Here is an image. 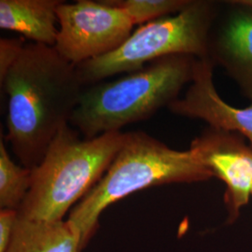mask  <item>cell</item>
I'll return each mask as SVG.
<instances>
[{
	"label": "cell",
	"instance_id": "6da1fadb",
	"mask_svg": "<svg viewBox=\"0 0 252 252\" xmlns=\"http://www.w3.org/2000/svg\"><path fill=\"white\" fill-rule=\"evenodd\" d=\"M0 83L8 96L5 139L32 170L79 105L83 86L76 65L54 47L28 41Z\"/></svg>",
	"mask_w": 252,
	"mask_h": 252
},
{
	"label": "cell",
	"instance_id": "7a4b0ae2",
	"mask_svg": "<svg viewBox=\"0 0 252 252\" xmlns=\"http://www.w3.org/2000/svg\"><path fill=\"white\" fill-rule=\"evenodd\" d=\"M213 174L189 148L180 152L144 132L126 133L125 142L108 170L69 212L84 250L99 229L105 209L136 191L174 183H194Z\"/></svg>",
	"mask_w": 252,
	"mask_h": 252
},
{
	"label": "cell",
	"instance_id": "3957f363",
	"mask_svg": "<svg viewBox=\"0 0 252 252\" xmlns=\"http://www.w3.org/2000/svg\"><path fill=\"white\" fill-rule=\"evenodd\" d=\"M197 58L175 54L143 68L83 89L70 124L84 138H94L144 121L167 108L194 75Z\"/></svg>",
	"mask_w": 252,
	"mask_h": 252
},
{
	"label": "cell",
	"instance_id": "277c9868",
	"mask_svg": "<svg viewBox=\"0 0 252 252\" xmlns=\"http://www.w3.org/2000/svg\"><path fill=\"white\" fill-rule=\"evenodd\" d=\"M126 133L94 138L80 136L68 126L54 137L42 161L32 169V182L19 218L63 220L108 170L125 142Z\"/></svg>",
	"mask_w": 252,
	"mask_h": 252
},
{
	"label": "cell",
	"instance_id": "5b68a950",
	"mask_svg": "<svg viewBox=\"0 0 252 252\" xmlns=\"http://www.w3.org/2000/svg\"><path fill=\"white\" fill-rule=\"evenodd\" d=\"M220 6L221 1L191 0L179 13L140 26L117 50L76 65L82 86L139 70L169 55L208 58L209 35Z\"/></svg>",
	"mask_w": 252,
	"mask_h": 252
},
{
	"label": "cell",
	"instance_id": "8992f818",
	"mask_svg": "<svg viewBox=\"0 0 252 252\" xmlns=\"http://www.w3.org/2000/svg\"><path fill=\"white\" fill-rule=\"evenodd\" d=\"M58 35L54 49L78 65L117 50L133 33L134 23L107 1L63 2L57 9Z\"/></svg>",
	"mask_w": 252,
	"mask_h": 252
},
{
	"label": "cell",
	"instance_id": "52a82bcc",
	"mask_svg": "<svg viewBox=\"0 0 252 252\" xmlns=\"http://www.w3.org/2000/svg\"><path fill=\"white\" fill-rule=\"evenodd\" d=\"M189 148L203 163L225 184L227 222L233 223L252 196V147L243 135L207 126Z\"/></svg>",
	"mask_w": 252,
	"mask_h": 252
},
{
	"label": "cell",
	"instance_id": "ba28073f",
	"mask_svg": "<svg viewBox=\"0 0 252 252\" xmlns=\"http://www.w3.org/2000/svg\"><path fill=\"white\" fill-rule=\"evenodd\" d=\"M208 59L222 67L252 103V9L221 1L208 40Z\"/></svg>",
	"mask_w": 252,
	"mask_h": 252
},
{
	"label": "cell",
	"instance_id": "9c48e42d",
	"mask_svg": "<svg viewBox=\"0 0 252 252\" xmlns=\"http://www.w3.org/2000/svg\"><path fill=\"white\" fill-rule=\"evenodd\" d=\"M211 61L197 59L193 79L184 96L173 101L167 108L172 113L199 119L208 126L238 133L252 147V103L246 108H235L218 94L213 81Z\"/></svg>",
	"mask_w": 252,
	"mask_h": 252
},
{
	"label": "cell",
	"instance_id": "30bf717a",
	"mask_svg": "<svg viewBox=\"0 0 252 252\" xmlns=\"http://www.w3.org/2000/svg\"><path fill=\"white\" fill-rule=\"evenodd\" d=\"M62 0H0L1 29L17 32L30 42L54 47L57 9Z\"/></svg>",
	"mask_w": 252,
	"mask_h": 252
},
{
	"label": "cell",
	"instance_id": "8fae6325",
	"mask_svg": "<svg viewBox=\"0 0 252 252\" xmlns=\"http://www.w3.org/2000/svg\"><path fill=\"white\" fill-rule=\"evenodd\" d=\"M19 216V215H18ZM81 235L67 220H30L18 218L6 252H82Z\"/></svg>",
	"mask_w": 252,
	"mask_h": 252
},
{
	"label": "cell",
	"instance_id": "7c38bea8",
	"mask_svg": "<svg viewBox=\"0 0 252 252\" xmlns=\"http://www.w3.org/2000/svg\"><path fill=\"white\" fill-rule=\"evenodd\" d=\"M32 170L18 165L9 156L0 138V209L18 211L31 187Z\"/></svg>",
	"mask_w": 252,
	"mask_h": 252
},
{
	"label": "cell",
	"instance_id": "4fadbf2b",
	"mask_svg": "<svg viewBox=\"0 0 252 252\" xmlns=\"http://www.w3.org/2000/svg\"><path fill=\"white\" fill-rule=\"evenodd\" d=\"M122 9L134 25H144L156 19L170 16L185 9L191 0H108Z\"/></svg>",
	"mask_w": 252,
	"mask_h": 252
},
{
	"label": "cell",
	"instance_id": "5bb4252c",
	"mask_svg": "<svg viewBox=\"0 0 252 252\" xmlns=\"http://www.w3.org/2000/svg\"><path fill=\"white\" fill-rule=\"evenodd\" d=\"M27 43L25 37L1 38L0 40V79L9 71Z\"/></svg>",
	"mask_w": 252,
	"mask_h": 252
},
{
	"label": "cell",
	"instance_id": "9a60e30c",
	"mask_svg": "<svg viewBox=\"0 0 252 252\" xmlns=\"http://www.w3.org/2000/svg\"><path fill=\"white\" fill-rule=\"evenodd\" d=\"M18 211L0 209V252H6L18 221Z\"/></svg>",
	"mask_w": 252,
	"mask_h": 252
},
{
	"label": "cell",
	"instance_id": "2e32d148",
	"mask_svg": "<svg viewBox=\"0 0 252 252\" xmlns=\"http://www.w3.org/2000/svg\"><path fill=\"white\" fill-rule=\"evenodd\" d=\"M240 1L242 4L252 9V0H240Z\"/></svg>",
	"mask_w": 252,
	"mask_h": 252
},
{
	"label": "cell",
	"instance_id": "e0dca14e",
	"mask_svg": "<svg viewBox=\"0 0 252 252\" xmlns=\"http://www.w3.org/2000/svg\"><path fill=\"white\" fill-rule=\"evenodd\" d=\"M251 194H252V189H251Z\"/></svg>",
	"mask_w": 252,
	"mask_h": 252
}]
</instances>
